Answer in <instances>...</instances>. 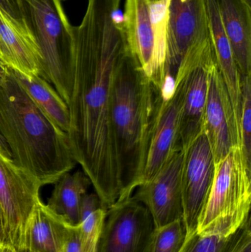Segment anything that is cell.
Masks as SVG:
<instances>
[{"label": "cell", "instance_id": "cell-29", "mask_svg": "<svg viewBox=\"0 0 251 252\" xmlns=\"http://www.w3.org/2000/svg\"><path fill=\"white\" fill-rule=\"evenodd\" d=\"M238 252H251V239L249 240Z\"/></svg>", "mask_w": 251, "mask_h": 252}, {"label": "cell", "instance_id": "cell-15", "mask_svg": "<svg viewBox=\"0 0 251 252\" xmlns=\"http://www.w3.org/2000/svg\"><path fill=\"white\" fill-rule=\"evenodd\" d=\"M233 56L242 76L251 75V4L245 0H218Z\"/></svg>", "mask_w": 251, "mask_h": 252}, {"label": "cell", "instance_id": "cell-32", "mask_svg": "<svg viewBox=\"0 0 251 252\" xmlns=\"http://www.w3.org/2000/svg\"><path fill=\"white\" fill-rule=\"evenodd\" d=\"M16 250L17 252H32L25 248L16 249Z\"/></svg>", "mask_w": 251, "mask_h": 252}, {"label": "cell", "instance_id": "cell-34", "mask_svg": "<svg viewBox=\"0 0 251 252\" xmlns=\"http://www.w3.org/2000/svg\"><path fill=\"white\" fill-rule=\"evenodd\" d=\"M4 76H0V84H1V81H2L3 78H4Z\"/></svg>", "mask_w": 251, "mask_h": 252}, {"label": "cell", "instance_id": "cell-24", "mask_svg": "<svg viewBox=\"0 0 251 252\" xmlns=\"http://www.w3.org/2000/svg\"><path fill=\"white\" fill-rule=\"evenodd\" d=\"M251 75L242 76L240 146L248 166L251 168Z\"/></svg>", "mask_w": 251, "mask_h": 252}, {"label": "cell", "instance_id": "cell-10", "mask_svg": "<svg viewBox=\"0 0 251 252\" xmlns=\"http://www.w3.org/2000/svg\"><path fill=\"white\" fill-rule=\"evenodd\" d=\"M153 226L145 206L132 196L107 210L97 252H150Z\"/></svg>", "mask_w": 251, "mask_h": 252}, {"label": "cell", "instance_id": "cell-36", "mask_svg": "<svg viewBox=\"0 0 251 252\" xmlns=\"http://www.w3.org/2000/svg\"><path fill=\"white\" fill-rule=\"evenodd\" d=\"M60 1H63V0H60Z\"/></svg>", "mask_w": 251, "mask_h": 252}, {"label": "cell", "instance_id": "cell-18", "mask_svg": "<svg viewBox=\"0 0 251 252\" xmlns=\"http://www.w3.org/2000/svg\"><path fill=\"white\" fill-rule=\"evenodd\" d=\"M66 223L41 200L28 220L22 248L32 252H62Z\"/></svg>", "mask_w": 251, "mask_h": 252}, {"label": "cell", "instance_id": "cell-1", "mask_svg": "<svg viewBox=\"0 0 251 252\" xmlns=\"http://www.w3.org/2000/svg\"><path fill=\"white\" fill-rule=\"evenodd\" d=\"M122 1L88 0L82 22L73 26V44L64 63L71 151L106 210L121 192L112 100L116 69L131 50Z\"/></svg>", "mask_w": 251, "mask_h": 252}, {"label": "cell", "instance_id": "cell-12", "mask_svg": "<svg viewBox=\"0 0 251 252\" xmlns=\"http://www.w3.org/2000/svg\"><path fill=\"white\" fill-rule=\"evenodd\" d=\"M203 129L212 145L216 162L234 145H240L231 100L217 61L209 71Z\"/></svg>", "mask_w": 251, "mask_h": 252}, {"label": "cell", "instance_id": "cell-20", "mask_svg": "<svg viewBox=\"0 0 251 252\" xmlns=\"http://www.w3.org/2000/svg\"><path fill=\"white\" fill-rule=\"evenodd\" d=\"M13 72L35 104L57 127L67 133L69 128L67 104L53 86L40 75L25 76L16 71Z\"/></svg>", "mask_w": 251, "mask_h": 252}, {"label": "cell", "instance_id": "cell-8", "mask_svg": "<svg viewBox=\"0 0 251 252\" xmlns=\"http://www.w3.org/2000/svg\"><path fill=\"white\" fill-rule=\"evenodd\" d=\"M42 185L28 170L0 150V207L12 247L22 248L25 229L36 204Z\"/></svg>", "mask_w": 251, "mask_h": 252}, {"label": "cell", "instance_id": "cell-26", "mask_svg": "<svg viewBox=\"0 0 251 252\" xmlns=\"http://www.w3.org/2000/svg\"><path fill=\"white\" fill-rule=\"evenodd\" d=\"M62 252H84L79 225L73 226L66 223Z\"/></svg>", "mask_w": 251, "mask_h": 252}, {"label": "cell", "instance_id": "cell-11", "mask_svg": "<svg viewBox=\"0 0 251 252\" xmlns=\"http://www.w3.org/2000/svg\"><path fill=\"white\" fill-rule=\"evenodd\" d=\"M184 158V150H175L160 170L150 180L141 184L132 195L150 212L154 228L182 219L181 176Z\"/></svg>", "mask_w": 251, "mask_h": 252}, {"label": "cell", "instance_id": "cell-22", "mask_svg": "<svg viewBox=\"0 0 251 252\" xmlns=\"http://www.w3.org/2000/svg\"><path fill=\"white\" fill-rule=\"evenodd\" d=\"M250 239L251 218L241 229L231 236L202 235L195 231L186 236L178 252H238Z\"/></svg>", "mask_w": 251, "mask_h": 252}, {"label": "cell", "instance_id": "cell-14", "mask_svg": "<svg viewBox=\"0 0 251 252\" xmlns=\"http://www.w3.org/2000/svg\"><path fill=\"white\" fill-rule=\"evenodd\" d=\"M182 100L181 83L175 81V89L169 97L162 96L156 111L150 135L141 184L150 180L177 148L178 126ZM140 184V185H141Z\"/></svg>", "mask_w": 251, "mask_h": 252}, {"label": "cell", "instance_id": "cell-6", "mask_svg": "<svg viewBox=\"0 0 251 252\" xmlns=\"http://www.w3.org/2000/svg\"><path fill=\"white\" fill-rule=\"evenodd\" d=\"M211 38L190 49L175 81L182 87L177 148L185 150L203 129L211 66L216 62Z\"/></svg>", "mask_w": 251, "mask_h": 252}, {"label": "cell", "instance_id": "cell-35", "mask_svg": "<svg viewBox=\"0 0 251 252\" xmlns=\"http://www.w3.org/2000/svg\"><path fill=\"white\" fill-rule=\"evenodd\" d=\"M3 247H4V246H2L0 244V252H1V250H2Z\"/></svg>", "mask_w": 251, "mask_h": 252}, {"label": "cell", "instance_id": "cell-31", "mask_svg": "<svg viewBox=\"0 0 251 252\" xmlns=\"http://www.w3.org/2000/svg\"><path fill=\"white\" fill-rule=\"evenodd\" d=\"M1 252H17L16 249L12 246H4Z\"/></svg>", "mask_w": 251, "mask_h": 252}, {"label": "cell", "instance_id": "cell-5", "mask_svg": "<svg viewBox=\"0 0 251 252\" xmlns=\"http://www.w3.org/2000/svg\"><path fill=\"white\" fill-rule=\"evenodd\" d=\"M24 22L42 58L40 76L67 100L64 63L73 44V26L60 0H18Z\"/></svg>", "mask_w": 251, "mask_h": 252}, {"label": "cell", "instance_id": "cell-28", "mask_svg": "<svg viewBox=\"0 0 251 252\" xmlns=\"http://www.w3.org/2000/svg\"><path fill=\"white\" fill-rule=\"evenodd\" d=\"M0 150H1V152H2L4 155L11 158V155H10V151H9L7 145H6V142H4V139H3L1 135H0Z\"/></svg>", "mask_w": 251, "mask_h": 252}, {"label": "cell", "instance_id": "cell-3", "mask_svg": "<svg viewBox=\"0 0 251 252\" xmlns=\"http://www.w3.org/2000/svg\"><path fill=\"white\" fill-rule=\"evenodd\" d=\"M160 89L147 78L132 51L119 63L112 100V123L121 192L116 202L132 196L141 184Z\"/></svg>", "mask_w": 251, "mask_h": 252}, {"label": "cell", "instance_id": "cell-19", "mask_svg": "<svg viewBox=\"0 0 251 252\" xmlns=\"http://www.w3.org/2000/svg\"><path fill=\"white\" fill-rule=\"evenodd\" d=\"M54 185L47 205L69 224L78 226L81 200L91 185V181L83 170H78L72 174L65 173Z\"/></svg>", "mask_w": 251, "mask_h": 252}, {"label": "cell", "instance_id": "cell-30", "mask_svg": "<svg viewBox=\"0 0 251 252\" xmlns=\"http://www.w3.org/2000/svg\"><path fill=\"white\" fill-rule=\"evenodd\" d=\"M7 67H8V66H6V65L3 63L2 61L0 59V76H4V75H5L6 72H7Z\"/></svg>", "mask_w": 251, "mask_h": 252}, {"label": "cell", "instance_id": "cell-27", "mask_svg": "<svg viewBox=\"0 0 251 252\" xmlns=\"http://www.w3.org/2000/svg\"><path fill=\"white\" fill-rule=\"evenodd\" d=\"M0 244L2 246H12L9 238L7 221L1 207H0Z\"/></svg>", "mask_w": 251, "mask_h": 252}, {"label": "cell", "instance_id": "cell-33", "mask_svg": "<svg viewBox=\"0 0 251 252\" xmlns=\"http://www.w3.org/2000/svg\"><path fill=\"white\" fill-rule=\"evenodd\" d=\"M246 2L249 3V4H251V0H245Z\"/></svg>", "mask_w": 251, "mask_h": 252}, {"label": "cell", "instance_id": "cell-25", "mask_svg": "<svg viewBox=\"0 0 251 252\" xmlns=\"http://www.w3.org/2000/svg\"><path fill=\"white\" fill-rule=\"evenodd\" d=\"M0 11L17 31L32 39L24 22L18 0H0Z\"/></svg>", "mask_w": 251, "mask_h": 252}, {"label": "cell", "instance_id": "cell-13", "mask_svg": "<svg viewBox=\"0 0 251 252\" xmlns=\"http://www.w3.org/2000/svg\"><path fill=\"white\" fill-rule=\"evenodd\" d=\"M122 23L131 51L147 78L161 90L165 64L158 55L149 0H125Z\"/></svg>", "mask_w": 251, "mask_h": 252}, {"label": "cell", "instance_id": "cell-2", "mask_svg": "<svg viewBox=\"0 0 251 252\" xmlns=\"http://www.w3.org/2000/svg\"><path fill=\"white\" fill-rule=\"evenodd\" d=\"M0 135L12 159L42 186L56 183L77 164L67 133L35 104L10 67L0 84Z\"/></svg>", "mask_w": 251, "mask_h": 252}, {"label": "cell", "instance_id": "cell-9", "mask_svg": "<svg viewBox=\"0 0 251 252\" xmlns=\"http://www.w3.org/2000/svg\"><path fill=\"white\" fill-rule=\"evenodd\" d=\"M215 155L203 129L184 150L181 176L183 221L187 236L195 232L215 171Z\"/></svg>", "mask_w": 251, "mask_h": 252}, {"label": "cell", "instance_id": "cell-4", "mask_svg": "<svg viewBox=\"0 0 251 252\" xmlns=\"http://www.w3.org/2000/svg\"><path fill=\"white\" fill-rule=\"evenodd\" d=\"M251 168L240 145L217 161L209 197L197 221V233L228 237L250 219Z\"/></svg>", "mask_w": 251, "mask_h": 252}, {"label": "cell", "instance_id": "cell-17", "mask_svg": "<svg viewBox=\"0 0 251 252\" xmlns=\"http://www.w3.org/2000/svg\"><path fill=\"white\" fill-rule=\"evenodd\" d=\"M0 59L25 76L40 75L42 58L35 41L16 29L0 11Z\"/></svg>", "mask_w": 251, "mask_h": 252}, {"label": "cell", "instance_id": "cell-21", "mask_svg": "<svg viewBox=\"0 0 251 252\" xmlns=\"http://www.w3.org/2000/svg\"><path fill=\"white\" fill-rule=\"evenodd\" d=\"M107 210L96 193L85 194L81 200L79 229L84 252H97Z\"/></svg>", "mask_w": 251, "mask_h": 252}, {"label": "cell", "instance_id": "cell-23", "mask_svg": "<svg viewBox=\"0 0 251 252\" xmlns=\"http://www.w3.org/2000/svg\"><path fill=\"white\" fill-rule=\"evenodd\" d=\"M187 232L182 219L159 228H154L150 252H178Z\"/></svg>", "mask_w": 251, "mask_h": 252}, {"label": "cell", "instance_id": "cell-7", "mask_svg": "<svg viewBox=\"0 0 251 252\" xmlns=\"http://www.w3.org/2000/svg\"><path fill=\"white\" fill-rule=\"evenodd\" d=\"M209 38L206 0H169L163 83L175 84L190 49Z\"/></svg>", "mask_w": 251, "mask_h": 252}, {"label": "cell", "instance_id": "cell-16", "mask_svg": "<svg viewBox=\"0 0 251 252\" xmlns=\"http://www.w3.org/2000/svg\"><path fill=\"white\" fill-rule=\"evenodd\" d=\"M206 4L209 33L218 67L229 95L233 110L237 113L241 110L242 75L223 25L218 0H206Z\"/></svg>", "mask_w": 251, "mask_h": 252}]
</instances>
